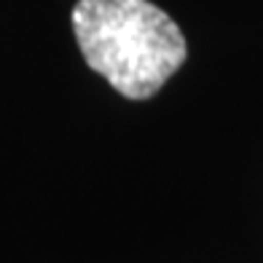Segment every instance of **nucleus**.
<instances>
[{"instance_id":"1","label":"nucleus","mask_w":263,"mask_h":263,"mask_svg":"<svg viewBox=\"0 0 263 263\" xmlns=\"http://www.w3.org/2000/svg\"><path fill=\"white\" fill-rule=\"evenodd\" d=\"M73 30L86 65L129 100L153 97L188 54L180 27L148 0H78Z\"/></svg>"}]
</instances>
